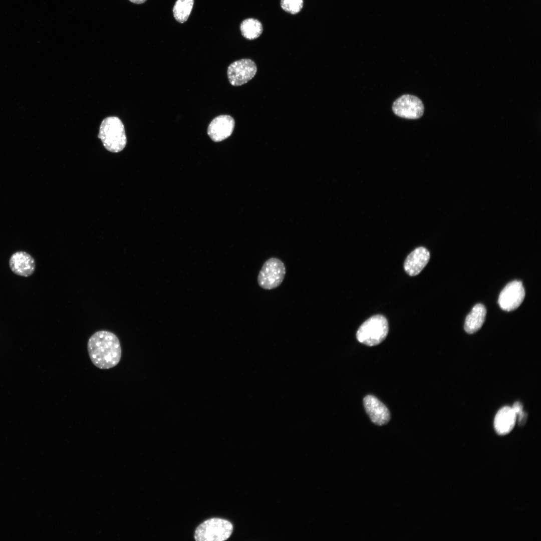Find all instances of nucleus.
I'll list each match as a JSON object with an SVG mask.
<instances>
[{
  "instance_id": "f257e3e1",
  "label": "nucleus",
  "mask_w": 541,
  "mask_h": 541,
  "mask_svg": "<svg viewBox=\"0 0 541 541\" xmlns=\"http://www.w3.org/2000/svg\"><path fill=\"white\" fill-rule=\"evenodd\" d=\"M88 354L93 364L100 369L115 367L121 358L122 350L118 337L108 331H99L89 338Z\"/></svg>"
},
{
  "instance_id": "f03ea898",
  "label": "nucleus",
  "mask_w": 541,
  "mask_h": 541,
  "mask_svg": "<svg viewBox=\"0 0 541 541\" xmlns=\"http://www.w3.org/2000/svg\"><path fill=\"white\" fill-rule=\"evenodd\" d=\"M98 136L105 148L114 153L121 151L127 143L124 125L116 116L108 117L102 121Z\"/></svg>"
},
{
  "instance_id": "7ed1b4c3",
  "label": "nucleus",
  "mask_w": 541,
  "mask_h": 541,
  "mask_svg": "<svg viewBox=\"0 0 541 541\" xmlns=\"http://www.w3.org/2000/svg\"><path fill=\"white\" fill-rule=\"evenodd\" d=\"M389 330L387 319L383 315H376L366 320L356 333L358 341L367 346H374L383 342Z\"/></svg>"
},
{
  "instance_id": "20e7f679",
  "label": "nucleus",
  "mask_w": 541,
  "mask_h": 541,
  "mask_svg": "<svg viewBox=\"0 0 541 541\" xmlns=\"http://www.w3.org/2000/svg\"><path fill=\"white\" fill-rule=\"evenodd\" d=\"M233 530L232 523L224 519L211 518L199 525L194 532L196 541H223L227 539Z\"/></svg>"
},
{
  "instance_id": "39448f33",
  "label": "nucleus",
  "mask_w": 541,
  "mask_h": 541,
  "mask_svg": "<svg viewBox=\"0 0 541 541\" xmlns=\"http://www.w3.org/2000/svg\"><path fill=\"white\" fill-rule=\"evenodd\" d=\"M286 267L279 258L273 257L263 264L257 276V283L264 290L274 289L281 285L286 275Z\"/></svg>"
},
{
  "instance_id": "423d86ee",
  "label": "nucleus",
  "mask_w": 541,
  "mask_h": 541,
  "mask_svg": "<svg viewBox=\"0 0 541 541\" xmlns=\"http://www.w3.org/2000/svg\"><path fill=\"white\" fill-rule=\"evenodd\" d=\"M256 72L257 67L254 61L242 59L234 61L228 66L227 77L231 85L239 86L253 78Z\"/></svg>"
},
{
  "instance_id": "0eeeda50",
  "label": "nucleus",
  "mask_w": 541,
  "mask_h": 541,
  "mask_svg": "<svg viewBox=\"0 0 541 541\" xmlns=\"http://www.w3.org/2000/svg\"><path fill=\"white\" fill-rule=\"evenodd\" d=\"M421 100L411 95H404L396 99L392 105V110L397 116L409 119L420 118L424 113Z\"/></svg>"
},
{
  "instance_id": "6e6552de",
  "label": "nucleus",
  "mask_w": 541,
  "mask_h": 541,
  "mask_svg": "<svg viewBox=\"0 0 541 541\" xmlns=\"http://www.w3.org/2000/svg\"><path fill=\"white\" fill-rule=\"evenodd\" d=\"M525 291L521 282L514 281L508 283L500 292L498 303L500 308L505 311L517 309L522 303Z\"/></svg>"
},
{
  "instance_id": "1a4fd4ad",
  "label": "nucleus",
  "mask_w": 541,
  "mask_h": 541,
  "mask_svg": "<svg viewBox=\"0 0 541 541\" xmlns=\"http://www.w3.org/2000/svg\"><path fill=\"white\" fill-rule=\"evenodd\" d=\"M234 119L228 115H219L214 118L207 128V134L214 142H220L229 137L234 129Z\"/></svg>"
},
{
  "instance_id": "9d476101",
  "label": "nucleus",
  "mask_w": 541,
  "mask_h": 541,
  "mask_svg": "<svg viewBox=\"0 0 541 541\" xmlns=\"http://www.w3.org/2000/svg\"><path fill=\"white\" fill-rule=\"evenodd\" d=\"M366 412L371 420L378 425L387 424L390 420V414L387 407L376 397L368 395L363 399Z\"/></svg>"
},
{
  "instance_id": "9b49d317",
  "label": "nucleus",
  "mask_w": 541,
  "mask_h": 541,
  "mask_svg": "<svg viewBox=\"0 0 541 541\" xmlns=\"http://www.w3.org/2000/svg\"><path fill=\"white\" fill-rule=\"evenodd\" d=\"M9 266L15 274L28 277L34 274L36 269V262L29 253L19 251L11 255L9 259Z\"/></svg>"
},
{
  "instance_id": "f8f14e48",
  "label": "nucleus",
  "mask_w": 541,
  "mask_h": 541,
  "mask_svg": "<svg viewBox=\"0 0 541 541\" xmlns=\"http://www.w3.org/2000/svg\"><path fill=\"white\" fill-rule=\"evenodd\" d=\"M430 259V252L424 247H419L413 250L406 257L404 263L406 273L410 276L418 275L426 266Z\"/></svg>"
},
{
  "instance_id": "ddd939ff",
  "label": "nucleus",
  "mask_w": 541,
  "mask_h": 541,
  "mask_svg": "<svg viewBox=\"0 0 541 541\" xmlns=\"http://www.w3.org/2000/svg\"><path fill=\"white\" fill-rule=\"evenodd\" d=\"M516 415L512 408L504 406L496 413L494 419V427L496 432L500 435L509 433L513 428Z\"/></svg>"
},
{
  "instance_id": "4468645a",
  "label": "nucleus",
  "mask_w": 541,
  "mask_h": 541,
  "mask_svg": "<svg viewBox=\"0 0 541 541\" xmlns=\"http://www.w3.org/2000/svg\"><path fill=\"white\" fill-rule=\"evenodd\" d=\"M486 314L485 307L481 304L475 305L467 316L464 323V330L469 334H473L479 330L483 324Z\"/></svg>"
},
{
  "instance_id": "2eb2a0df",
  "label": "nucleus",
  "mask_w": 541,
  "mask_h": 541,
  "mask_svg": "<svg viewBox=\"0 0 541 541\" xmlns=\"http://www.w3.org/2000/svg\"><path fill=\"white\" fill-rule=\"evenodd\" d=\"M261 23L254 18L244 20L240 25V30L242 36L247 40H253L258 38L263 32Z\"/></svg>"
},
{
  "instance_id": "dca6fc26",
  "label": "nucleus",
  "mask_w": 541,
  "mask_h": 541,
  "mask_svg": "<svg viewBox=\"0 0 541 541\" xmlns=\"http://www.w3.org/2000/svg\"><path fill=\"white\" fill-rule=\"evenodd\" d=\"M194 0H177L173 8L175 19L180 23L185 22L191 14Z\"/></svg>"
},
{
  "instance_id": "f3484780",
  "label": "nucleus",
  "mask_w": 541,
  "mask_h": 541,
  "mask_svg": "<svg viewBox=\"0 0 541 541\" xmlns=\"http://www.w3.org/2000/svg\"><path fill=\"white\" fill-rule=\"evenodd\" d=\"M281 8L292 15L300 13L304 6V0H281Z\"/></svg>"
},
{
  "instance_id": "a211bd4d",
  "label": "nucleus",
  "mask_w": 541,
  "mask_h": 541,
  "mask_svg": "<svg viewBox=\"0 0 541 541\" xmlns=\"http://www.w3.org/2000/svg\"><path fill=\"white\" fill-rule=\"evenodd\" d=\"M511 408L515 412L516 417L517 416H518L519 415L521 414L523 411V406L522 404L519 401H516L515 402H514Z\"/></svg>"
},
{
  "instance_id": "6ab92c4d",
  "label": "nucleus",
  "mask_w": 541,
  "mask_h": 541,
  "mask_svg": "<svg viewBox=\"0 0 541 541\" xmlns=\"http://www.w3.org/2000/svg\"><path fill=\"white\" fill-rule=\"evenodd\" d=\"M527 415L526 412L523 411L521 414L518 416V425L520 426H523L526 421Z\"/></svg>"
},
{
  "instance_id": "aec40b11",
  "label": "nucleus",
  "mask_w": 541,
  "mask_h": 541,
  "mask_svg": "<svg viewBox=\"0 0 541 541\" xmlns=\"http://www.w3.org/2000/svg\"><path fill=\"white\" fill-rule=\"evenodd\" d=\"M131 2L136 4H141L145 3L147 0H129Z\"/></svg>"
}]
</instances>
